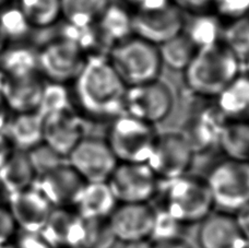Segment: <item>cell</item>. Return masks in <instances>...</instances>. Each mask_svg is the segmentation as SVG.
I'll list each match as a JSON object with an SVG mask.
<instances>
[{"label": "cell", "instance_id": "obj_1", "mask_svg": "<svg viewBox=\"0 0 249 248\" xmlns=\"http://www.w3.org/2000/svg\"><path fill=\"white\" fill-rule=\"evenodd\" d=\"M74 82V97L84 114L96 119H114L124 114L127 86L107 55H89Z\"/></svg>", "mask_w": 249, "mask_h": 248}, {"label": "cell", "instance_id": "obj_2", "mask_svg": "<svg viewBox=\"0 0 249 248\" xmlns=\"http://www.w3.org/2000/svg\"><path fill=\"white\" fill-rule=\"evenodd\" d=\"M241 69L242 60L221 41L199 48L185 69V82L196 95L216 99L241 76Z\"/></svg>", "mask_w": 249, "mask_h": 248}, {"label": "cell", "instance_id": "obj_3", "mask_svg": "<svg viewBox=\"0 0 249 248\" xmlns=\"http://www.w3.org/2000/svg\"><path fill=\"white\" fill-rule=\"evenodd\" d=\"M161 183L163 208L183 225L200 223L214 211V203L206 178L186 174Z\"/></svg>", "mask_w": 249, "mask_h": 248}, {"label": "cell", "instance_id": "obj_4", "mask_svg": "<svg viewBox=\"0 0 249 248\" xmlns=\"http://www.w3.org/2000/svg\"><path fill=\"white\" fill-rule=\"evenodd\" d=\"M107 58L127 88L160 79L163 68L159 47L136 35L114 45Z\"/></svg>", "mask_w": 249, "mask_h": 248}, {"label": "cell", "instance_id": "obj_5", "mask_svg": "<svg viewBox=\"0 0 249 248\" xmlns=\"http://www.w3.org/2000/svg\"><path fill=\"white\" fill-rule=\"evenodd\" d=\"M157 136L154 126L124 113L114 119L105 140L118 162L146 163Z\"/></svg>", "mask_w": 249, "mask_h": 248}, {"label": "cell", "instance_id": "obj_6", "mask_svg": "<svg viewBox=\"0 0 249 248\" xmlns=\"http://www.w3.org/2000/svg\"><path fill=\"white\" fill-rule=\"evenodd\" d=\"M206 179L220 211L235 213L249 203V163L228 159L213 167Z\"/></svg>", "mask_w": 249, "mask_h": 248}, {"label": "cell", "instance_id": "obj_7", "mask_svg": "<svg viewBox=\"0 0 249 248\" xmlns=\"http://www.w3.org/2000/svg\"><path fill=\"white\" fill-rule=\"evenodd\" d=\"M174 93L160 79L127 88L124 113L155 126L161 124L174 107Z\"/></svg>", "mask_w": 249, "mask_h": 248}, {"label": "cell", "instance_id": "obj_8", "mask_svg": "<svg viewBox=\"0 0 249 248\" xmlns=\"http://www.w3.org/2000/svg\"><path fill=\"white\" fill-rule=\"evenodd\" d=\"M88 56L77 42L61 36L37 52L38 72L50 82L66 84L74 81Z\"/></svg>", "mask_w": 249, "mask_h": 248}, {"label": "cell", "instance_id": "obj_9", "mask_svg": "<svg viewBox=\"0 0 249 248\" xmlns=\"http://www.w3.org/2000/svg\"><path fill=\"white\" fill-rule=\"evenodd\" d=\"M195 157L179 131H167L158 134L145 164L161 181L171 180L186 175Z\"/></svg>", "mask_w": 249, "mask_h": 248}, {"label": "cell", "instance_id": "obj_10", "mask_svg": "<svg viewBox=\"0 0 249 248\" xmlns=\"http://www.w3.org/2000/svg\"><path fill=\"white\" fill-rule=\"evenodd\" d=\"M118 203H149L160 190V179L145 163H121L106 181Z\"/></svg>", "mask_w": 249, "mask_h": 248}, {"label": "cell", "instance_id": "obj_11", "mask_svg": "<svg viewBox=\"0 0 249 248\" xmlns=\"http://www.w3.org/2000/svg\"><path fill=\"white\" fill-rule=\"evenodd\" d=\"M67 162L86 183H106L118 164L107 141L95 137H83Z\"/></svg>", "mask_w": 249, "mask_h": 248}, {"label": "cell", "instance_id": "obj_12", "mask_svg": "<svg viewBox=\"0 0 249 248\" xmlns=\"http://www.w3.org/2000/svg\"><path fill=\"white\" fill-rule=\"evenodd\" d=\"M185 12L174 2L149 11L132 12L133 35L160 46L183 33Z\"/></svg>", "mask_w": 249, "mask_h": 248}, {"label": "cell", "instance_id": "obj_13", "mask_svg": "<svg viewBox=\"0 0 249 248\" xmlns=\"http://www.w3.org/2000/svg\"><path fill=\"white\" fill-rule=\"evenodd\" d=\"M68 162L35 179L33 187L41 193L54 209H74L86 186Z\"/></svg>", "mask_w": 249, "mask_h": 248}, {"label": "cell", "instance_id": "obj_14", "mask_svg": "<svg viewBox=\"0 0 249 248\" xmlns=\"http://www.w3.org/2000/svg\"><path fill=\"white\" fill-rule=\"evenodd\" d=\"M155 209L150 203H118L108 218L118 242L129 243L150 237Z\"/></svg>", "mask_w": 249, "mask_h": 248}, {"label": "cell", "instance_id": "obj_15", "mask_svg": "<svg viewBox=\"0 0 249 248\" xmlns=\"http://www.w3.org/2000/svg\"><path fill=\"white\" fill-rule=\"evenodd\" d=\"M8 209L18 231L39 234L54 208L36 188L31 187L10 195Z\"/></svg>", "mask_w": 249, "mask_h": 248}, {"label": "cell", "instance_id": "obj_16", "mask_svg": "<svg viewBox=\"0 0 249 248\" xmlns=\"http://www.w3.org/2000/svg\"><path fill=\"white\" fill-rule=\"evenodd\" d=\"M197 240L199 248H247L249 246L234 213L220 210L212 211L200 222Z\"/></svg>", "mask_w": 249, "mask_h": 248}, {"label": "cell", "instance_id": "obj_17", "mask_svg": "<svg viewBox=\"0 0 249 248\" xmlns=\"http://www.w3.org/2000/svg\"><path fill=\"white\" fill-rule=\"evenodd\" d=\"M83 123L72 108L43 118V142L67 158L84 136Z\"/></svg>", "mask_w": 249, "mask_h": 248}, {"label": "cell", "instance_id": "obj_18", "mask_svg": "<svg viewBox=\"0 0 249 248\" xmlns=\"http://www.w3.org/2000/svg\"><path fill=\"white\" fill-rule=\"evenodd\" d=\"M45 84L39 72L22 77H3L0 93L10 112L32 113L36 112L41 104Z\"/></svg>", "mask_w": 249, "mask_h": 248}, {"label": "cell", "instance_id": "obj_19", "mask_svg": "<svg viewBox=\"0 0 249 248\" xmlns=\"http://www.w3.org/2000/svg\"><path fill=\"white\" fill-rule=\"evenodd\" d=\"M225 118L215 110H203L198 116L194 117L181 131L195 156L210 150L219 142V137Z\"/></svg>", "mask_w": 249, "mask_h": 248}, {"label": "cell", "instance_id": "obj_20", "mask_svg": "<svg viewBox=\"0 0 249 248\" xmlns=\"http://www.w3.org/2000/svg\"><path fill=\"white\" fill-rule=\"evenodd\" d=\"M118 202L107 183H87L74 207V211L86 220H107Z\"/></svg>", "mask_w": 249, "mask_h": 248}, {"label": "cell", "instance_id": "obj_21", "mask_svg": "<svg viewBox=\"0 0 249 248\" xmlns=\"http://www.w3.org/2000/svg\"><path fill=\"white\" fill-rule=\"evenodd\" d=\"M4 135L13 150L28 152L43 142V117L37 112L16 114L9 121Z\"/></svg>", "mask_w": 249, "mask_h": 248}, {"label": "cell", "instance_id": "obj_22", "mask_svg": "<svg viewBox=\"0 0 249 248\" xmlns=\"http://www.w3.org/2000/svg\"><path fill=\"white\" fill-rule=\"evenodd\" d=\"M94 26L102 45L107 46L109 52L114 45L133 35L132 12L119 4L109 3Z\"/></svg>", "mask_w": 249, "mask_h": 248}, {"label": "cell", "instance_id": "obj_23", "mask_svg": "<svg viewBox=\"0 0 249 248\" xmlns=\"http://www.w3.org/2000/svg\"><path fill=\"white\" fill-rule=\"evenodd\" d=\"M36 174L31 164L28 153L13 150L0 170V186L10 196L33 187Z\"/></svg>", "mask_w": 249, "mask_h": 248}, {"label": "cell", "instance_id": "obj_24", "mask_svg": "<svg viewBox=\"0 0 249 248\" xmlns=\"http://www.w3.org/2000/svg\"><path fill=\"white\" fill-rule=\"evenodd\" d=\"M223 31L221 19L215 13L202 11L190 13L189 17L185 16L183 33L198 50L221 42Z\"/></svg>", "mask_w": 249, "mask_h": 248}, {"label": "cell", "instance_id": "obj_25", "mask_svg": "<svg viewBox=\"0 0 249 248\" xmlns=\"http://www.w3.org/2000/svg\"><path fill=\"white\" fill-rule=\"evenodd\" d=\"M216 101V108L225 121L249 122V76L241 74Z\"/></svg>", "mask_w": 249, "mask_h": 248}, {"label": "cell", "instance_id": "obj_26", "mask_svg": "<svg viewBox=\"0 0 249 248\" xmlns=\"http://www.w3.org/2000/svg\"><path fill=\"white\" fill-rule=\"evenodd\" d=\"M109 3V0H60L61 18L74 28H90L96 24Z\"/></svg>", "mask_w": 249, "mask_h": 248}, {"label": "cell", "instance_id": "obj_27", "mask_svg": "<svg viewBox=\"0 0 249 248\" xmlns=\"http://www.w3.org/2000/svg\"><path fill=\"white\" fill-rule=\"evenodd\" d=\"M217 143L230 160L249 163V122L226 121Z\"/></svg>", "mask_w": 249, "mask_h": 248}, {"label": "cell", "instance_id": "obj_28", "mask_svg": "<svg viewBox=\"0 0 249 248\" xmlns=\"http://www.w3.org/2000/svg\"><path fill=\"white\" fill-rule=\"evenodd\" d=\"M77 216V212L73 209H53L45 227L39 234L51 248H68Z\"/></svg>", "mask_w": 249, "mask_h": 248}, {"label": "cell", "instance_id": "obj_29", "mask_svg": "<svg viewBox=\"0 0 249 248\" xmlns=\"http://www.w3.org/2000/svg\"><path fill=\"white\" fill-rule=\"evenodd\" d=\"M0 71L3 77H22L38 72L37 52L19 46L0 53Z\"/></svg>", "mask_w": 249, "mask_h": 248}, {"label": "cell", "instance_id": "obj_30", "mask_svg": "<svg viewBox=\"0 0 249 248\" xmlns=\"http://www.w3.org/2000/svg\"><path fill=\"white\" fill-rule=\"evenodd\" d=\"M197 51L198 48L184 33L159 46L162 65L176 71H185Z\"/></svg>", "mask_w": 249, "mask_h": 248}, {"label": "cell", "instance_id": "obj_31", "mask_svg": "<svg viewBox=\"0 0 249 248\" xmlns=\"http://www.w3.org/2000/svg\"><path fill=\"white\" fill-rule=\"evenodd\" d=\"M18 6L31 28H47L61 18L60 0H18Z\"/></svg>", "mask_w": 249, "mask_h": 248}, {"label": "cell", "instance_id": "obj_32", "mask_svg": "<svg viewBox=\"0 0 249 248\" xmlns=\"http://www.w3.org/2000/svg\"><path fill=\"white\" fill-rule=\"evenodd\" d=\"M31 25L17 4L0 7V33L6 41H19L28 35Z\"/></svg>", "mask_w": 249, "mask_h": 248}, {"label": "cell", "instance_id": "obj_33", "mask_svg": "<svg viewBox=\"0 0 249 248\" xmlns=\"http://www.w3.org/2000/svg\"><path fill=\"white\" fill-rule=\"evenodd\" d=\"M222 41L242 61L249 60V17L231 22L224 28Z\"/></svg>", "mask_w": 249, "mask_h": 248}, {"label": "cell", "instance_id": "obj_34", "mask_svg": "<svg viewBox=\"0 0 249 248\" xmlns=\"http://www.w3.org/2000/svg\"><path fill=\"white\" fill-rule=\"evenodd\" d=\"M70 95L65 84L50 82L45 84L41 104L36 112L44 118L48 115L71 109Z\"/></svg>", "mask_w": 249, "mask_h": 248}, {"label": "cell", "instance_id": "obj_35", "mask_svg": "<svg viewBox=\"0 0 249 248\" xmlns=\"http://www.w3.org/2000/svg\"><path fill=\"white\" fill-rule=\"evenodd\" d=\"M26 153L36 174V178L67 163V158L60 156L58 152H56L44 142Z\"/></svg>", "mask_w": 249, "mask_h": 248}, {"label": "cell", "instance_id": "obj_36", "mask_svg": "<svg viewBox=\"0 0 249 248\" xmlns=\"http://www.w3.org/2000/svg\"><path fill=\"white\" fill-rule=\"evenodd\" d=\"M183 227L184 225L173 218L164 208L155 209L152 231L149 240L152 243H159L181 237Z\"/></svg>", "mask_w": 249, "mask_h": 248}, {"label": "cell", "instance_id": "obj_37", "mask_svg": "<svg viewBox=\"0 0 249 248\" xmlns=\"http://www.w3.org/2000/svg\"><path fill=\"white\" fill-rule=\"evenodd\" d=\"M212 7L221 20L233 22L249 17V0H213Z\"/></svg>", "mask_w": 249, "mask_h": 248}, {"label": "cell", "instance_id": "obj_38", "mask_svg": "<svg viewBox=\"0 0 249 248\" xmlns=\"http://www.w3.org/2000/svg\"><path fill=\"white\" fill-rule=\"evenodd\" d=\"M118 242L107 220L95 221L90 248H113Z\"/></svg>", "mask_w": 249, "mask_h": 248}, {"label": "cell", "instance_id": "obj_39", "mask_svg": "<svg viewBox=\"0 0 249 248\" xmlns=\"http://www.w3.org/2000/svg\"><path fill=\"white\" fill-rule=\"evenodd\" d=\"M18 233L17 224L8 208L0 206V246L11 243Z\"/></svg>", "mask_w": 249, "mask_h": 248}, {"label": "cell", "instance_id": "obj_40", "mask_svg": "<svg viewBox=\"0 0 249 248\" xmlns=\"http://www.w3.org/2000/svg\"><path fill=\"white\" fill-rule=\"evenodd\" d=\"M12 248H51L41 234L21 232L17 233L12 241Z\"/></svg>", "mask_w": 249, "mask_h": 248}, {"label": "cell", "instance_id": "obj_41", "mask_svg": "<svg viewBox=\"0 0 249 248\" xmlns=\"http://www.w3.org/2000/svg\"><path fill=\"white\" fill-rule=\"evenodd\" d=\"M172 1L184 12L188 11L194 13L207 11L208 7H212L213 0H172Z\"/></svg>", "mask_w": 249, "mask_h": 248}, {"label": "cell", "instance_id": "obj_42", "mask_svg": "<svg viewBox=\"0 0 249 248\" xmlns=\"http://www.w3.org/2000/svg\"><path fill=\"white\" fill-rule=\"evenodd\" d=\"M135 3V11H149L160 9L173 2L172 0H131Z\"/></svg>", "mask_w": 249, "mask_h": 248}, {"label": "cell", "instance_id": "obj_43", "mask_svg": "<svg viewBox=\"0 0 249 248\" xmlns=\"http://www.w3.org/2000/svg\"><path fill=\"white\" fill-rule=\"evenodd\" d=\"M243 235L249 243V203L234 213Z\"/></svg>", "mask_w": 249, "mask_h": 248}, {"label": "cell", "instance_id": "obj_44", "mask_svg": "<svg viewBox=\"0 0 249 248\" xmlns=\"http://www.w3.org/2000/svg\"><path fill=\"white\" fill-rule=\"evenodd\" d=\"M153 248H196L190 242L184 237H178L175 240L153 243Z\"/></svg>", "mask_w": 249, "mask_h": 248}, {"label": "cell", "instance_id": "obj_45", "mask_svg": "<svg viewBox=\"0 0 249 248\" xmlns=\"http://www.w3.org/2000/svg\"><path fill=\"white\" fill-rule=\"evenodd\" d=\"M13 151V148L10 143V141L4 134H0V170H1L4 163L10 157V154Z\"/></svg>", "mask_w": 249, "mask_h": 248}, {"label": "cell", "instance_id": "obj_46", "mask_svg": "<svg viewBox=\"0 0 249 248\" xmlns=\"http://www.w3.org/2000/svg\"><path fill=\"white\" fill-rule=\"evenodd\" d=\"M10 109L4 103V101L0 93V134H4V130L8 126V123L10 121Z\"/></svg>", "mask_w": 249, "mask_h": 248}, {"label": "cell", "instance_id": "obj_47", "mask_svg": "<svg viewBox=\"0 0 249 248\" xmlns=\"http://www.w3.org/2000/svg\"><path fill=\"white\" fill-rule=\"evenodd\" d=\"M124 248H153V243L148 240H140L135 242L124 243Z\"/></svg>", "mask_w": 249, "mask_h": 248}, {"label": "cell", "instance_id": "obj_48", "mask_svg": "<svg viewBox=\"0 0 249 248\" xmlns=\"http://www.w3.org/2000/svg\"><path fill=\"white\" fill-rule=\"evenodd\" d=\"M6 43H7L6 38H4V37L2 36V34L0 33V53H1V52L4 50V46H6Z\"/></svg>", "mask_w": 249, "mask_h": 248}, {"label": "cell", "instance_id": "obj_49", "mask_svg": "<svg viewBox=\"0 0 249 248\" xmlns=\"http://www.w3.org/2000/svg\"><path fill=\"white\" fill-rule=\"evenodd\" d=\"M2 81H3V74L0 71V90H1V86H2Z\"/></svg>", "mask_w": 249, "mask_h": 248}, {"label": "cell", "instance_id": "obj_50", "mask_svg": "<svg viewBox=\"0 0 249 248\" xmlns=\"http://www.w3.org/2000/svg\"><path fill=\"white\" fill-rule=\"evenodd\" d=\"M7 1H8V0H0V7H2L3 4H6Z\"/></svg>", "mask_w": 249, "mask_h": 248}, {"label": "cell", "instance_id": "obj_51", "mask_svg": "<svg viewBox=\"0 0 249 248\" xmlns=\"http://www.w3.org/2000/svg\"><path fill=\"white\" fill-rule=\"evenodd\" d=\"M9 1H18V0H9Z\"/></svg>", "mask_w": 249, "mask_h": 248}, {"label": "cell", "instance_id": "obj_52", "mask_svg": "<svg viewBox=\"0 0 249 248\" xmlns=\"http://www.w3.org/2000/svg\"><path fill=\"white\" fill-rule=\"evenodd\" d=\"M247 248H249V246H248V247H247Z\"/></svg>", "mask_w": 249, "mask_h": 248}]
</instances>
